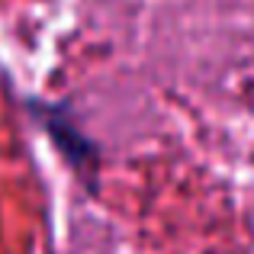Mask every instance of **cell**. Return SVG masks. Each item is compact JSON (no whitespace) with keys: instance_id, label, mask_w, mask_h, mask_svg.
<instances>
[{"instance_id":"1","label":"cell","mask_w":254,"mask_h":254,"mask_svg":"<svg viewBox=\"0 0 254 254\" xmlns=\"http://www.w3.org/2000/svg\"><path fill=\"white\" fill-rule=\"evenodd\" d=\"M42 119H45V129H49V135L58 142L62 155L68 158V161L74 164L77 171L93 174V164H97V148H93V145L87 142L81 132L71 129L74 123H68L62 110H45V113H42Z\"/></svg>"}]
</instances>
